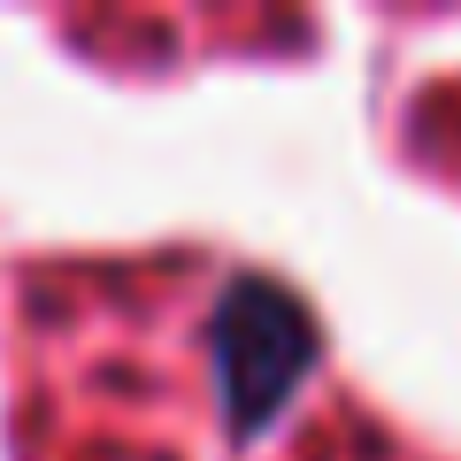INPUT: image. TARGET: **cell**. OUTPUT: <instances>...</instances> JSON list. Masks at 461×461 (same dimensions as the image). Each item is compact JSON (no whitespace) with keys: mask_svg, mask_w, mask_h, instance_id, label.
Segmentation results:
<instances>
[{"mask_svg":"<svg viewBox=\"0 0 461 461\" xmlns=\"http://www.w3.org/2000/svg\"><path fill=\"white\" fill-rule=\"evenodd\" d=\"M308 354V323H300L285 300L239 293L230 308V369H239V408H262V400L285 393V377Z\"/></svg>","mask_w":461,"mask_h":461,"instance_id":"1","label":"cell"}]
</instances>
